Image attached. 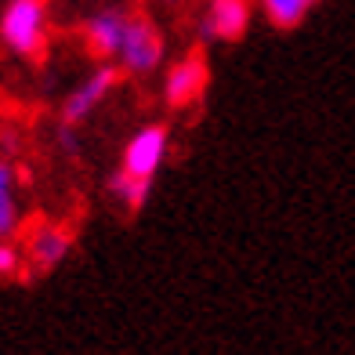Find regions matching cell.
Instances as JSON below:
<instances>
[{
	"mask_svg": "<svg viewBox=\"0 0 355 355\" xmlns=\"http://www.w3.org/2000/svg\"><path fill=\"white\" fill-rule=\"evenodd\" d=\"M47 29V0H8L0 11V44L19 58L44 55Z\"/></svg>",
	"mask_w": 355,
	"mask_h": 355,
	"instance_id": "1",
	"label": "cell"
},
{
	"mask_svg": "<svg viewBox=\"0 0 355 355\" xmlns=\"http://www.w3.org/2000/svg\"><path fill=\"white\" fill-rule=\"evenodd\" d=\"M167 55V44L159 26L149 19L145 11H131L123 29V44H120V55H116V66L127 76H149L159 69V62Z\"/></svg>",
	"mask_w": 355,
	"mask_h": 355,
	"instance_id": "2",
	"label": "cell"
},
{
	"mask_svg": "<svg viewBox=\"0 0 355 355\" xmlns=\"http://www.w3.org/2000/svg\"><path fill=\"white\" fill-rule=\"evenodd\" d=\"M207 84H211V62H207V55L200 51V47H192V51H185L164 76V102H167V109L182 112L189 105H196L203 98Z\"/></svg>",
	"mask_w": 355,
	"mask_h": 355,
	"instance_id": "3",
	"label": "cell"
},
{
	"mask_svg": "<svg viewBox=\"0 0 355 355\" xmlns=\"http://www.w3.org/2000/svg\"><path fill=\"white\" fill-rule=\"evenodd\" d=\"M116 84H120V66L116 62H98V66L66 94V102H62V123L80 127L84 120H91L94 109L116 91Z\"/></svg>",
	"mask_w": 355,
	"mask_h": 355,
	"instance_id": "4",
	"label": "cell"
},
{
	"mask_svg": "<svg viewBox=\"0 0 355 355\" xmlns=\"http://www.w3.org/2000/svg\"><path fill=\"white\" fill-rule=\"evenodd\" d=\"M171 149V138H167V127L164 123H145L138 131L123 141V153H120V171L127 174H138V178H153L159 174Z\"/></svg>",
	"mask_w": 355,
	"mask_h": 355,
	"instance_id": "5",
	"label": "cell"
},
{
	"mask_svg": "<svg viewBox=\"0 0 355 355\" xmlns=\"http://www.w3.org/2000/svg\"><path fill=\"white\" fill-rule=\"evenodd\" d=\"M254 0H211L200 19V37L211 44H236L247 37Z\"/></svg>",
	"mask_w": 355,
	"mask_h": 355,
	"instance_id": "6",
	"label": "cell"
},
{
	"mask_svg": "<svg viewBox=\"0 0 355 355\" xmlns=\"http://www.w3.org/2000/svg\"><path fill=\"white\" fill-rule=\"evenodd\" d=\"M127 19H131V11H123V8H98L94 15H87L84 26H80V37H84L87 55L102 58V62H116Z\"/></svg>",
	"mask_w": 355,
	"mask_h": 355,
	"instance_id": "7",
	"label": "cell"
},
{
	"mask_svg": "<svg viewBox=\"0 0 355 355\" xmlns=\"http://www.w3.org/2000/svg\"><path fill=\"white\" fill-rule=\"evenodd\" d=\"M73 254V232L66 225H40L33 229V236L26 239V272L29 276H44L55 272L66 257Z\"/></svg>",
	"mask_w": 355,
	"mask_h": 355,
	"instance_id": "8",
	"label": "cell"
},
{
	"mask_svg": "<svg viewBox=\"0 0 355 355\" xmlns=\"http://www.w3.org/2000/svg\"><path fill=\"white\" fill-rule=\"evenodd\" d=\"M22 225L19 211V167L11 159H0V239H11Z\"/></svg>",
	"mask_w": 355,
	"mask_h": 355,
	"instance_id": "9",
	"label": "cell"
},
{
	"mask_svg": "<svg viewBox=\"0 0 355 355\" xmlns=\"http://www.w3.org/2000/svg\"><path fill=\"white\" fill-rule=\"evenodd\" d=\"M254 4L276 29H297L322 0H254Z\"/></svg>",
	"mask_w": 355,
	"mask_h": 355,
	"instance_id": "10",
	"label": "cell"
},
{
	"mask_svg": "<svg viewBox=\"0 0 355 355\" xmlns=\"http://www.w3.org/2000/svg\"><path fill=\"white\" fill-rule=\"evenodd\" d=\"M109 192L127 214H138L153 192V182L149 178H138V174H127V171H116V174H109Z\"/></svg>",
	"mask_w": 355,
	"mask_h": 355,
	"instance_id": "11",
	"label": "cell"
},
{
	"mask_svg": "<svg viewBox=\"0 0 355 355\" xmlns=\"http://www.w3.org/2000/svg\"><path fill=\"white\" fill-rule=\"evenodd\" d=\"M26 272V257L11 239H0V279H15Z\"/></svg>",
	"mask_w": 355,
	"mask_h": 355,
	"instance_id": "12",
	"label": "cell"
},
{
	"mask_svg": "<svg viewBox=\"0 0 355 355\" xmlns=\"http://www.w3.org/2000/svg\"><path fill=\"white\" fill-rule=\"evenodd\" d=\"M55 141H58V149L66 153V156H76V153H80V135H76L73 123H58Z\"/></svg>",
	"mask_w": 355,
	"mask_h": 355,
	"instance_id": "13",
	"label": "cell"
},
{
	"mask_svg": "<svg viewBox=\"0 0 355 355\" xmlns=\"http://www.w3.org/2000/svg\"><path fill=\"white\" fill-rule=\"evenodd\" d=\"M149 4H159V8H174V4H182V0H149Z\"/></svg>",
	"mask_w": 355,
	"mask_h": 355,
	"instance_id": "14",
	"label": "cell"
}]
</instances>
